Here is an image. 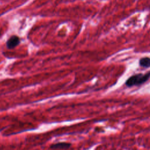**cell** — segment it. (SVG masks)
Instances as JSON below:
<instances>
[{
    "label": "cell",
    "instance_id": "6da1fadb",
    "mask_svg": "<svg viewBox=\"0 0 150 150\" xmlns=\"http://www.w3.org/2000/svg\"><path fill=\"white\" fill-rule=\"evenodd\" d=\"M149 77H150V71H148L145 74L139 73V74L131 76L126 81L125 84L128 87H131L135 85L138 86L146 81Z\"/></svg>",
    "mask_w": 150,
    "mask_h": 150
},
{
    "label": "cell",
    "instance_id": "7a4b0ae2",
    "mask_svg": "<svg viewBox=\"0 0 150 150\" xmlns=\"http://www.w3.org/2000/svg\"><path fill=\"white\" fill-rule=\"evenodd\" d=\"M21 43V40L19 36L16 35L11 36L6 41V46L9 49H14L15 47L18 46Z\"/></svg>",
    "mask_w": 150,
    "mask_h": 150
},
{
    "label": "cell",
    "instance_id": "3957f363",
    "mask_svg": "<svg viewBox=\"0 0 150 150\" xmlns=\"http://www.w3.org/2000/svg\"><path fill=\"white\" fill-rule=\"evenodd\" d=\"M71 146L70 143L67 142H59L57 144H53L50 146L52 149H67Z\"/></svg>",
    "mask_w": 150,
    "mask_h": 150
},
{
    "label": "cell",
    "instance_id": "277c9868",
    "mask_svg": "<svg viewBox=\"0 0 150 150\" xmlns=\"http://www.w3.org/2000/svg\"><path fill=\"white\" fill-rule=\"evenodd\" d=\"M139 65L143 67H150V58L149 57H143L139 60Z\"/></svg>",
    "mask_w": 150,
    "mask_h": 150
}]
</instances>
